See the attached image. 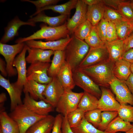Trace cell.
<instances>
[{
  "label": "cell",
  "instance_id": "6da1fadb",
  "mask_svg": "<svg viewBox=\"0 0 133 133\" xmlns=\"http://www.w3.org/2000/svg\"><path fill=\"white\" fill-rule=\"evenodd\" d=\"M114 64L109 59L95 65L80 68L99 86L108 87L115 77L113 71Z\"/></svg>",
  "mask_w": 133,
  "mask_h": 133
},
{
  "label": "cell",
  "instance_id": "7a4b0ae2",
  "mask_svg": "<svg viewBox=\"0 0 133 133\" xmlns=\"http://www.w3.org/2000/svg\"><path fill=\"white\" fill-rule=\"evenodd\" d=\"M64 50L65 60L73 71L79 66L88 52L90 47L84 40L74 35Z\"/></svg>",
  "mask_w": 133,
  "mask_h": 133
},
{
  "label": "cell",
  "instance_id": "3957f363",
  "mask_svg": "<svg viewBox=\"0 0 133 133\" xmlns=\"http://www.w3.org/2000/svg\"><path fill=\"white\" fill-rule=\"evenodd\" d=\"M40 28V30L29 36L17 39L16 43H24L30 40L39 39H45L47 41H56L66 37L70 33L66 22L57 27L41 25Z\"/></svg>",
  "mask_w": 133,
  "mask_h": 133
},
{
  "label": "cell",
  "instance_id": "277c9868",
  "mask_svg": "<svg viewBox=\"0 0 133 133\" xmlns=\"http://www.w3.org/2000/svg\"><path fill=\"white\" fill-rule=\"evenodd\" d=\"M9 115L17 124L19 133H25L31 126L46 116H40L33 113L23 103L17 106L11 111Z\"/></svg>",
  "mask_w": 133,
  "mask_h": 133
},
{
  "label": "cell",
  "instance_id": "5b68a950",
  "mask_svg": "<svg viewBox=\"0 0 133 133\" xmlns=\"http://www.w3.org/2000/svg\"><path fill=\"white\" fill-rule=\"evenodd\" d=\"M83 92L76 93L72 90L64 91L55 107L56 112L63 116H67L78 108Z\"/></svg>",
  "mask_w": 133,
  "mask_h": 133
},
{
  "label": "cell",
  "instance_id": "8992f818",
  "mask_svg": "<svg viewBox=\"0 0 133 133\" xmlns=\"http://www.w3.org/2000/svg\"><path fill=\"white\" fill-rule=\"evenodd\" d=\"M73 76L75 85L84 91L96 97L99 99L101 94L99 86L96 83L80 68L73 71Z\"/></svg>",
  "mask_w": 133,
  "mask_h": 133
},
{
  "label": "cell",
  "instance_id": "52a82bcc",
  "mask_svg": "<svg viewBox=\"0 0 133 133\" xmlns=\"http://www.w3.org/2000/svg\"><path fill=\"white\" fill-rule=\"evenodd\" d=\"M24 43L9 45L0 43V53L4 57L6 63V68L8 75L12 77L17 73L13 66L16 55L21 52L25 45Z\"/></svg>",
  "mask_w": 133,
  "mask_h": 133
},
{
  "label": "cell",
  "instance_id": "ba28073f",
  "mask_svg": "<svg viewBox=\"0 0 133 133\" xmlns=\"http://www.w3.org/2000/svg\"><path fill=\"white\" fill-rule=\"evenodd\" d=\"M50 64L49 63L41 62L31 64L27 70V80H33L42 84H48L52 78L48 74Z\"/></svg>",
  "mask_w": 133,
  "mask_h": 133
},
{
  "label": "cell",
  "instance_id": "9c48e42d",
  "mask_svg": "<svg viewBox=\"0 0 133 133\" xmlns=\"http://www.w3.org/2000/svg\"><path fill=\"white\" fill-rule=\"evenodd\" d=\"M109 85L116 96V100L121 105L129 104L133 105V96L124 81L115 77Z\"/></svg>",
  "mask_w": 133,
  "mask_h": 133
},
{
  "label": "cell",
  "instance_id": "30bf717a",
  "mask_svg": "<svg viewBox=\"0 0 133 133\" xmlns=\"http://www.w3.org/2000/svg\"><path fill=\"white\" fill-rule=\"evenodd\" d=\"M64 90L57 77L52 78L51 81L47 84L43 95L46 102L55 108Z\"/></svg>",
  "mask_w": 133,
  "mask_h": 133
},
{
  "label": "cell",
  "instance_id": "8fae6325",
  "mask_svg": "<svg viewBox=\"0 0 133 133\" xmlns=\"http://www.w3.org/2000/svg\"><path fill=\"white\" fill-rule=\"evenodd\" d=\"M109 59V54L105 46L90 48L78 67L82 68L99 63Z\"/></svg>",
  "mask_w": 133,
  "mask_h": 133
},
{
  "label": "cell",
  "instance_id": "7c38bea8",
  "mask_svg": "<svg viewBox=\"0 0 133 133\" xmlns=\"http://www.w3.org/2000/svg\"><path fill=\"white\" fill-rule=\"evenodd\" d=\"M23 104L30 111L36 115L46 116L53 111L54 108L50 104L44 100H34L28 93H25Z\"/></svg>",
  "mask_w": 133,
  "mask_h": 133
},
{
  "label": "cell",
  "instance_id": "4fadbf2b",
  "mask_svg": "<svg viewBox=\"0 0 133 133\" xmlns=\"http://www.w3.org/2000/svg\"><path fill=\"white\" fill-rule=\"evenodd\" d=\"M0 85L5 89L10 99V110H13L17 106L23 102L21 98L23 87L17 85L15 83H11L9 80L0 75Z\"/></svg>",
  "mask_w": 133,
  "mask_h": 133
},
{
  "label": "cell",
  "instance_id": "5bb4252c",
  "mask_svg": "<svg viewBox=\"0 0 133 133\" xmlns=\"http://www.w3.org/2000/svg\"><path fill=\"white\" fill-rule=\"evenodd\" d=\"M101 94L99 99L97 109L101 112L117 111L121 105L111 91L106 87L101 86Z\"/></svg>",
  "mask_w": 133,
  "mask_h": 133
},
{
  "label": "cell",
  "instance_id": "9a60e30c",
  "mask_svg": "<svg viewBox=\"0 0 133 133\" xmlns=\"http://www.w3.org/2000/svg\"><path fill=\"white\" fill-rule=\"evenodd\" d=\"M71 39V37L69 35L65 38L54 41L45 42L31 40L25 42L26 45L30 48H39L43 50L54 51L64 50Z\"/></svg>",
  "mask_w": 133,
  "mask_h": 133
},
{
  "label": "cell",
  "instance_id": "2e32d148",
  "mask_svg": "<svg viewBox=\"0 0 133 133\" xmlns=\"http://www.w3.org/2000/svg\"><path fill=\"white\" fill-rule=\"evenodd\" d=\"M87 6L82 0H78L75 12L66 22L67 28L70 33L73 34L76 28L87 20L86 14Z\"/></svg>",
  "mask_w": 133,
  "mask_h": 133
},
{
  "label": "cell",
  "instance_id": "e0dca14e",
  "mask_svg": "<svg viewBox=\"0 0 133 133\" xmlns=\"http://www.w3.org/2000/svg\"><path fill=\"white\" fill-rule=\"evenodd\" d=\"M28 46L25 45L21 53L15 58L13 64L16 68L18 75L15 83L19 86L23 87L27 81L25 55Z\"/></svg>",
  "mask_w": 133,
  "mask_h": 133
},
{
  "label": "cell",
  "instance_id": "ac0fdd59",
  "mask_svg": "<svg viewBox=\"0 0 133 133\" xmlns=\"http://www.w3.org/2000/svg\"><path fill=\"white\" fill-rule=\"evenodd\" d=\"M23 25L34 26L35 24L33 22L28 21H24L20 20L18 17H15L9 22L5 28L4 33L0 40V43L6 44L13 39L18 34V31L19 28Z\"/></svg>",
  "mask_w": 133,
  "mask_h": 133
},
{
  "label": "cell",
  "instance_id": "d6986e66",
  "mask_svg": "<svg viewBox=\"0 0 133 133\" xmlns=\"http://www.w3.org/2000/svg\"><path fill=\"white\" fill-rule=\"evenodd\" d=\"M27 51L28 55L26 58V61L31 64L37 62L50 63L51 61V57L53 54L54 51L29 47Z\"/></svg>",
  "mask_w": 133,
  "mask_h": 133
},
{
  "label": "cell",
  "instance_id": "ffe728a7",
  "mask_svg": "<svg viewBox=\"0 0 133 133\" xmlns=\"http://www.w3.org/2000/svg\"><path fill=\"white\" fill-rule=\"evenodd\" d=\"M57 77L64 90H72L74 87L75 85L73 78L72 70L66 61Z\"/></svg>",
  "mask_w": 133,
  "mask_h": 133
},
{
  "label": "cell",
  "instance_id": "44dd1931",
  "mask_svg": "<svg viewBox=\"0 0 133 133\" xmlns=\"http://www.w3.org/2000/svg\"><path fill=\"white\" fill-rule=\"evenodd\" d=\"M54 119L55 117L49 115L32 125L25 133H50Z\"/></svg>",
  "mask_w": 133,
  "mask_h": 133
},
{
  "label": "cell",
  "instance_id": "7402d4cb",
  "mask_svg": "<svg viewBox=\"0 0 133 133\" xmlns=\"http://www.w3.org/2000/svg\"><path fill=\"white\" fill-rule=\"evenodd\" d=\"M47 84L40 83L33 80H28L24 86L23 91L24 93H29L31 97L35 100H42L46 102L43 93Z\"/></svg>",
  "mask_w": 133,
  "mask_h": 133
},
{
  "label": "cell",
  "instance_id": "603a6c76",
  "mask_svg": "<svg viewBox=\"0 0 133 133\" xmlns=\"http://www.w3.org/2000/svg\"><path fill=\"white\" fill-rule=\"evenodd\" d=\"M105 5L102 1L90 6H87L86 19L93 26H96L103 18Z\"/></svg>",
  "mask_w": 133,
  "mask_h": 133
},
{
  "label": "cell",
  "instance_id": "cb8c5ba5",
  "mask_svg": "<svg viewBox=\"0 0 133 133\" xmlns=\"http://www.w3.org/2000/svg\"><path fill=\"white\" fill-rule=\"evenodd\" d=\"M105 46L108 52L109 59L115 63L121 59L124 53L123 41L118 39L111 42H106Z\"/></svg>",
  "mask_w": 133,
  "mask_h": 133
},
{
  "label": "cell",
  "instance_id": "d4e9b609",
  "mask_svg": "<svg viewBox=\"0 0 133 133\" xmlns=\"http://www.w3.org/2000/svg\"><path fill=\"white\" fill-rule=\"evenodd\" d=\"M67 17V16L62 15L56 17L49 16L41 12L34 17H31L28 21L35 23L43 22L47 24L50 26L55 27L63 24Z\"/></svg>",
  "mask_w": 133,
  "mask_h": 133
},
{
  "label": "cell",
  "instance_id": "484cf974",
  "mask_svg": "<svg viewBox=\"0 0 133 133\" xmlns=\"http://www.w3.org/2000/svg\"><path fill=\"white\" fill-rule=\"evenodd\" d=\"M51 63L48 71V75L51 78L57 76L66 61L65 50L54 51Z\"/></svg>",
  "mask_w": 133,
  "mask_h": 133
},
{
  "label": "cell",
  "instance_id": "4316f807",
  "mask_svg": "<svg viewBox=\"0 0 133 133\" xmlns=\"http://www.w3.org/2000/svg\"><path fill=\"white\" fill-rule=\"evenodd\" d=\"M78 0H70L61 4L47 6L36 11L31 16V17L36 15L42 11L47 10H51L54 12L58 13L61 15L67 16L70 14L71 10L75 8Z\"/></svg>",
  "mask_w": 133,
  "mask_h": 133
},
{
  "label": "cell",
  "instance_id": "83f0119b",
  "mask_svg": "<svg viewBox=\"0 0 133 133\" xmlns=\"http://www.w3.org/2000/svg\"><path fill=\"white\" fill-rule=\"evenodd\" d=\"M131 64L130 62L122 59L115 62L113 70L115 77L121 81H126L131 73Z\"/></svg>",
  "mask_w": 133,
  "mask_h": 133
},
{
  "label": "cell",
  "instance_id": "f1b7e54d",
  "mask_svg": "<svg viewBox=\"0 0 133 133\" xmlns=\"http://www.w3.org/2000/svg\"><path fill=\"white\" fill-rule=\"evenodd\" d=\"M0 133H19L18 125L5 111L0 112Z\"/></svg>",
  "mask_w": 133,
  "mask_h": 133
},
{
  "label": "cell",
  "instance_id": "f546056e",
  "mask_svg": "<svg viewBox=\"0 0 133 133\" xmlns=\"http://www.w3.org/2000/svg\"><path fill=\"white\" fill-rule=\"evenodd\" d=\"M133 126L132 124L124 121L118 116L111 122L104 131L108 133H116L119 132H126Z\"/></svg>",
  "mask_w": 133,
  "mask_h": 133
},
{
  "label": "cell",
  "instance_id": "4dcf8cb0",
  "mask_svg": "<svg viewBox=\"0 0 133 133\" xmlns=\"http://www.w3.org/2000/svg\"><path fill=\"white\" fill-rule=\"evenodd\" d=\"M99 99L95 96L84 92L79 103L78 108L85 113L97 108Z\"/></svg>",
  "mask_w": 133,
  "mask_h": 133
},
{
  "label": "cell",
  "instance_id": "1f68e13d",
  "mask_svg": "<svg viewBox=\"0 0 133 133\" xmlns=\"http://www.w3.org/2000/svg\"><path fill=\"white\" fill-rule=\"evenodd\" d=\"M114 23L118 39L124 41L132 32L133 23L124 19Z\"/></svg>",
  "mask_w": 133,
  "mask_h": 133
},
{
  "label": "cell",
  "instance_id": "d6a6232c",
  "mask_svg": "<svg viewBox=\"0 0 133 133\" xmlns=\"http://www.w3.org/2000/svg\"><path fill=\"white\" fill-rule=\"evenodd\" d=\"M71 128L74 133H108L98 129L88 122L84 117L78 126Z\"/></svg>",
  "mask_w": 133,
  "mask_h": 133
},
{
  "label": "cell",
  "instance_id": "836d02e7",
  "mask_svg": "<svg viewBox=\"0 0 133 133\" xmlns=\"http://www.w3.org/2000/svg\"><path fill=\"white\" fill-rule=\"evenodd\" d=\"M84 41L90 48H96L105 46V43L100 39L96 26H92L89 35Z\"/></svg>",
  "mask_w": 133,
  "mask_h": 133
},
{
  "label": "cell",
  "instance_id": "e575fe53",
  "mask_svg": "<svg viewBox=\"0 0 133 133\" xmlns=\"http://www.w3.org/2000/svg\"><path fill=\"white\" fill-rule=\"evenodd\" d=\"M117 10L125 19L133 22V10L130 0H123L118 5Z\"/></svg>",
  "mask_w": 133,
  "mask_h": 133
},
{
  "label": "cell",
  "instance_id": "d590c367",
  "mask_svg": "<svg viewBox=\"0 0 133 133\" xmlns=\"http://www.w3.org/2000/svg\"><path fill=\"white\" fill-rule=\"evenodd\" d=\"M85 112L78 108L69 113L67 116V121L71 128L78 126L84 117Z\"/></svg>",
  "mask_w": 133,
  "mask_h": 133
},
{
  "label": "cell",
  "instance_id": "8d00e7d4",
  "mask_svg": "<svg viewBox=\"0 0 133 133\" xmlns=\"http://www.w3.org/2000/svg\"><path fill=\"white\" fill-rule=\"evenodd\" d=\"M92 26L90 22L86 20L76 28L73 35L78 38L84 40L89 35Z\"/></svg>",
  "mask_w": 133,
  "mask_h": 133
},
{
  "label": "cell",
  "instance_id": "74e56055",
  "mask_svg": "<svg viewBox=\"0 0 133 133\" xmlns=\"http://www.w3.org/2000/svg\"><path fill=\"white\" fill-rule=\"evenodd\" d=\"M118 116L117 111H103L101 112V120L97 129L104 131L111 122Z\"/></svg>",
  "mask_w": 133,
  "mask_h": 133
},
{
  "label": "cell",
  "instance_id": "f35d334b",
  "mask_svg": "<svg viewBox=\"0 0 133 133\" xmlns=\"http://www.w3.org/2000/svg\"><path fill=\"white\" fill-rule=\"evenodd\" d=\"M101 112L97 108L85 112L84 117L88 122L97 128L101 121Z\"/></svg>",
  "mask_w": 133,
  "mask_h": 133
},
{
  "label": "cell",
  "instance_id": "ab89813d",
  "mask_svg": "<svg viewBox=\"0 0 133 133\" xmlns=\"http://www.w3.org/2000/svg\"><path fill=\"white\" fill-rule=\"evenodd\" d=\"M117 111L118 116L124 121L133 123V105H121Z\"/></svg>",
  "mask_w": 133,
  "mask_h": 133
},
{
  "label": "cell",
  "instance_id": "60d3db41",
  "mask_svg": "<svg viewBox=\"0 0 133 133\" xmlns=\"http://www.w3.org/2000/svg\"><path fill=\"white\" fill-rule=\"evenodd\" d=\"M103 18L114 23L125 19L117 10L105 5Z\"/></svg>",
  "mask_w": 133,
  "mask_h": 133
},
{
  "label": "cell",
  "instance_id": "b9f144b4",
  "mask_svg": "<svg viewBox=\"0 0 133 133\" xmlns=\"http://www.w3.org/2000/svg\"><path fill=\"white\" fill-rule=\"evenodd\" d=\"M119 39L116 25L114 23L108 21L106 32L107 42H111Z\"/></svg>",
  "mask_w": 133,
  "mask_h": 133
},
{
  "label": "cell",
  "instance_id": "7bdbcfd3",
  "mask_svg": "<svg viewBox=\"0 0 133 133\" xmlns=\"http://www.w3.org/2000/svg\"><path fill=\"white\" fill-rule=\"evenodd\" d=\"M108 21L103 18L96 26L99 36L105 43L107 42L106 32Z\"/></svg>",
  "mask_w": 133,
  "mask_h": 133
},
{
  "label": "cell",
  "instance_id": "ee69618b",
  "mask_svg": "<svg viewBox=\"0 0 133 133\" xmlns=\"http://www.w3.org/2000/svg\"><path fill=\"white\" fill-rule=\"evenodd\" d=\"M22 1L30 2L33 4L36 8V10L45 7L56 5L60 0H38L35 1L30 0H22Z\"/></svg>",
  "mask_w": 133,
  "mask_h": 133
},
{
  "label": "cell",
  "instance_id": "f6af8a7d",
  "mask_svg": "<svg viewBox=\"0 0 133 133\" xmlns=\"http://www.w3.org/2000/svg\"><path fill=\"white\" fill-rule=\"evenodd\" d=\"M63 116L59 114L55 117V119L51 133H62V127Z\"/></svg>",
  "mask_w": 133,
  "mask_h": 133
},
{
  "label": "cell",
  "instance_id": "bcb514c9",
  "mask_svg": "<svg viewBox=\"0 0 133 133\" xmlns=\"http://www.w3.org/2000/svg\"><path fill=\"white\" fill-rule=\"evenodd\" d=\"M124 53L133 48V32L125 40L123 41Z\"/></svg>",
  "mask_w": 133,
  "mask_h": 133
},
{
  "label": "cell",
  "instance_id": "7dc6e473",
  "mask_svg": "<svg viewBox=\"0 0 133 133\" xmlns=\"http://www.w3.org/2000/svg\"><path fill=\"white\" fill-rule=\"evenodd\" d=\"M62 131V133H74L69 124L67 116H63Z\"/></svg>",
  "mask_w": 133,
  "mask_h": 133
},
{
  "label": "cell",
  "instance_id": "c3c4849f",
  "mask_svg": "<svg viewBox=\"0 0 133 133\" xmlns=\"http://www.w3.org/2000/svg\"><path fill=\"white\" fill-rule=\"evenodd\" d=\"M121 59L126 60L131 64L133 63V48L130 49L125 52Z\"/></svg>",
  "mask_w": 133,
  "mask_h": 133
},
{
  "label": "cell",
  "instance_id": "681fc988",
  "mask_svg": "<svg viewBox=\"0 0 133 133\" xmlns=\"http://www.w3.org/2000/svg\"><path fill=\"white\" fill-rule=\"evenodd\" d=\"M123 0H102V2L105 5H106L112 7L117 10L118 5Z\"/></svg>",
  "mask_w": 133,
  "mask_h": 133
},
{
  "label": "cell",
  "instance_id": "f907efd6",
  "mask_svg": "<svg viewBox=\"0 0 133 133\" xmlns=\"http://www.w3.org/2000/svg\"><path fill=\"white\" fill-rule=\"evenodd\" d=\"M124 82L133 96V74L131 73L128 79Z\"/></svg>",
  "mask_w": 133,
  "mask_h": 133
},
{
  "label": "cell",
  "instance_id": "816d5d0a",
  "mask_svg": "<svg viewBox=\"0 0 133 133\" xmlns=\"http://www.w3.org/2000/svg\"><path fill=\"white\" fill-rule=\"evenodd\" d=\"M0 70L3 76L6 77L8 75L5 62L1 58L0 59Z\"/></svg>",
  "mask_w": 133,
  "mask_h": 133
},
{
  "label": "cell",
  "instance_id": "f5cc1de1",
  "mask_svg": "<svg viewBox=\"0 0 133 133\" xmlns=\"http://www.w3.org/2000/svg\"><path fill=\"white\" fill-rule=\"evenodd\" d=\"M83 1L87 6H90L93 5L102 1L101 0H82Z\"/></svg>",
  "mask_w": 133,
  "mask_h": 133
},
{
  "label": "cell",
  "instance_id": "db71d44e",
  "mask_svg": "<svg viewBox=\"0 0 133 133\" xmlns=\"http://www.w3.org/2000/svg\"><path fill=\"white\" fill-rule=\"evenodd\" d=\"M6 100L7 97L5 94L4 93L0 94V104H3Z\"/></svg>",
  "mask_w": 133,
  "mask_h": 133
},
{
  "label": "cell",
  "instance_id": "11a10c76",
  "mask_svg": "<svg viewBox=\"0 0 133 133\" xmlns=\"http://www.w3.org/2000/svg\"><path fill=\"white\" fill-rule=\"evenodd\" d=\"M133 127L128 131L124 133H133V123H132ZM116 133H122L119 132H117Z\"/></svg>",
  "mask_w": 133,
  "mask_h": 133
},
{
  "label": "cell",
  "instance_id": "9f6ffc18",
  "mask_svg": "<svg viewBox=\"0 0 133 133\" xmlns=\"http://www.w3.org/2000/svg\"><path fill=\"white\" fill-rule=\"evenodd\" d=\"M131 73L133 74V63L131 64L130 67Z\"/></svg>",
  "mask_w": 133,
  "mask_h": 133
},
{
  "label": "cell",
  "instance_id": "6f0895ef",
  "mask_svg": "<svg viewBox=\"0 0 133 133\" xmlns=\"http://www.w3.org/2000/svg\"><path fill=\"white\" fill-rule=\"evenodd\" d=\"M130 3L131 7L133 10V0H130Z\"/></svg>",
  "mask_w": 133,
  "mask_h": 133
},
{
  "label": "cell",
  "instance_id": "680465c9",
  "mask_svg": "<svg viewBox=\"0 0 133 133\" xmlns=\"http://www.w3.org/2000/svg\"><path fill=\"white\" fill-rule=\"evenodd\" d=\"M133 32V24H132V32Z\"/></svg>",
  "mask_w": 133,
  "mask_h": 133
}]
</instances>
